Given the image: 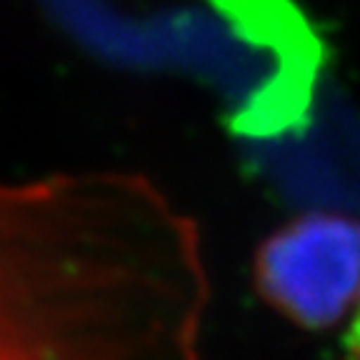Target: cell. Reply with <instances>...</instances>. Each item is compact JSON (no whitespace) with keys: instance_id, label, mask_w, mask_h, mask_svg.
<instances>
[{"instance_id":"cell-2","label":"cell","mask_w":360,"mask_h":360,"mask_svg":"<svg viewBox=\"0 0 360 360\" xmlns=\"http://www.w3.org/2000/svg\"><path fill=\"white\" fill-rule=\"evenodd\" d=\"M255 285L288 321L333 326L360 298V220L310 213L278 228L258 248Z\"/></svg>"},{"instance_id":"cell-3","label":"cell","mask_w":360,"mask_h":360,"mask_svg":"<svg viewBox=\"0 0 360 360\" xmlns=\"http://www.w3.org/2000/svg\"><path fill=\"white\" fill-rule=\"evenodd\" d=\"M345 345H348V353L353 355V360H360V310H358L353 326H350V330H348Z\"/></svg>"},{"instance_id":"cell-1","label":"cell","mask_w":360,"mask_h":360,"mask_svg":"<svg viewBox=\"0 0 360 360\" xmlns=\"http://www.w3.org/2000/svg\"><path fill=\"white\" fill-rule=\"evenodd\" d=\"M195 220L118 170L0 178V360H202Z\"/></svg>"}]
</instances>
